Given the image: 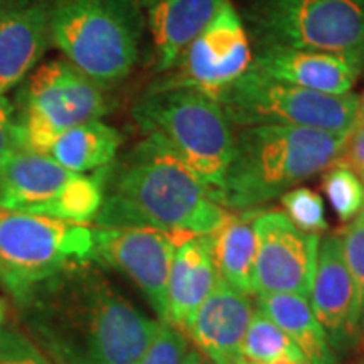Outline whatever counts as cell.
<instances>
[{"mask_svg": "<svg viewBox=\"0 0 364 364\" xmlns=\"http://www.w3.org/2000/svg\"><path fill=\"white\" fill-rule=\"evenodd\" d=\"M322 189L341 221H351L364 208V182L346 166H332L322 179Z\"/></svg>", "mask_w": 364, "mask_h": 364, "instance_id": "cell-24", "label": "cell"}, {"mask_svg": "<svg viewBox=\"0 0 364 364\" xmlns=\"http://www.w3.org/2000/svg\"><path fill=\"white\" fill-rule=\"evenodd\" d=\"M257 211L228 216L213 236V253L220 279L243 295H255V257H257Z\"/></svg>", "mask_w": 364, "mask_h": 364, "instance_id": "cell-21", "label": "cell"}, {"mask_svg": "<svg viewBox=\"0 0 364 364\" xmlns=\"http://www.w3.org/2000/svg\"><path fill=\"white\" fill-rule=\"evenodd\" d=\"M188 351L186 336L174 326L161 322L147 349L134 364H182Z\"/></svg>", "mask_w": 364, "mask_h": 364, "instance_id": "cell-26", "label": "cell"}, {"mask_svg": "<svg viewBox=\"0 0 364 364\" xmlns=\"http://www.w3.org/2000/svg\"><path fill=\"white\" fill-rule=\"evenodd\" d=\"M257 307L292 339L307 364H338V356L309 299L292 294L257 295Z\"/></svg>", "mask_w": 364, "mask_h": 364, "instance_id": "cell-20", "label": "cell"}, {"mask_svg": "<svg viewBox=\"0 0 364 364\" xmlns=\"http://www.w3.org/2000/svg\"><path fill=\"white\" fill-rule=\"evenodd\" d=\"M0 364H53L24 332L0 329Z\"/></svg>", "mask_w": 364, "mask_h": 364, "instance_id": "cell-28", "label": "cell"}, {"mask_svg": "<svg viewBox=\"0 0 364 364\" xmlns=\"http://www.w3.org/2000/svg\"><path fill=\"white\" fill-rule=\"evenodd\" d=\"M359 327H361L363 336H364V307H363V311H361V321H359Z\"/></svg>", "mask_w": 364, "mask_h": 364, "instance_id": "cell-34", "label": "cell"}, {"mask_svg": "<svg viewBox=\"0 0 364 364\" xmlns=\"http://www.w3.org/2000/svg\"><path fill=\"white\" fill-rule=\"evenodd\" d=\"M107 90L66 59L36 66L21 91L17 125L24 149L46 154L63 132L107 115Z\"/></svg>", "mask_w": 364, "mask_h": 364, "instance_id": "cell-10", "label": "cell"}, {"mask_svg": "<svg viewBox=\"0 0 364 364\" xmlns=\"http://www.w3.org/2000/svg\"><path fill=\"white\" fill-rule=\"evenodd\" d=\"M309 299L332 349L348 348L356 341L363 306L358 287L346 265L339 235L326 236L318 243L317 265Z\"/></svg>", "mask_w": 364, "mask_h": 364, "instance_id": "cell-14", "label": "cell"}, {"mask_svg": "<svg viewBox=\"0 0 364 364\" xmlns=\"http://www.w3.org/2000/svg\"><path fill=\"white\" fill-rule=\"evenodd\" d=\"M233 127L285 125L349 135L358 127L359 97L300 88L250 70L216 97Z\"/></svg>", "mask_w": 364, "mask_h": 364, "instance_id": "cell-7", "label": "cell"}, {"mask_svg": "<svg viewBox=\"0 0 364 364\" xmlns=\"http://www.w3.org/2000/svg\"><path fill=\"white\" fill-rule=\"evenodd\" d=\"M93 240V260L129 277L166 322L167 282L176 250L184 241L154 228H97Z\"/></svg>", "mask_w": 364, "mask_h": 364, "instance_id": "cell-13", "label": "cell"}, {"mask_svg": "<svg viewBox=\"0 0 364 364\" xmlns=\"http://www.w3.org/2000/svg\"><path fill=\"white\" fill-rule=\"evenodd\" d=\"M145 136L171 149L218 203L233 156V125L211 95L162 80L134 105Z\"/></svg>", "mask_w": 364, "mask_h": 364, "instance_id": "cell-4", "label": "cell"}, {"mask_svg": "<svg viewBox=\"0 0 364 364\" xmlns=\"http://www.w3.org/2000/svg\"><path fill=\"white\" fill-rule=\"evenodd\" d=\"M253 311L250 297L220 279L194 314L184 336L211 361L240 364L243 361L241 351Z\"/></svg>", "mask_w": 364, "mask_h": 364, "instance_id": "cell-16", "label": "cell"}, {"mask_svg": "<svg viewBox=\"0 0 364 364\" xmlns=\"http://www.w3.org/2000/svg\"><path fill=\"white\" fill-rule=\"evenodd\" d=\"M19 149H24V145L19 125L14 117V108L6 95H0V157Z\"/></svg>", "mask_w": 364, "mask_h": 364, "instance_id": "cell-29", "label": "cell"}, {"mask_svg": "<svg viewBox=\"0 0 364 364\" xmlns=\"http://www.w3.org/2000/svg\"><path fill=\"white\" fill-rule=\"evenodd\" d=\"M252 66L270 78L327 95L351 93L363 66L341 54L258 46Z\"/></svg>", "mask_w": 364, "mask_h": 364, "instance_id": "cell-17", "label": "cell"}, {"mask_svg": "<svg viewBox=\"0 0 364 364\" xmlns=\"http://www.w3.org/2000/svg\"><path fill=\"white\" fill-rule=\"evenodd\" d=\"M122 140L120 132L112 125L91 120L58 135L46 150V156L68 171L86 174L115 161Z\"/></svg>", "mask_w": 364, "mask_h": 364, "instance_id": "cell-22", "label": "cell"}, {"mask_svg": "<svg viewBox=\"0 0 364 364\" xmlns=\"http://www.w3.org/2000/svg\"><path fill=\"white\" fill-rule=\"evenodd\" d=\"M285 215L295 226L307 233H322L327 230L324 203L316 191L295 188L280 196Z\"/></svg>", "mask_w": 364, "mask_h": 364, "instance_id": "cell-25", "label": "cell"}, {"mask_svg": "<svg viewBox=\"0 0 364 364\" xmlns=\"http://www.w3.org/2000/svg\"><path fill=\"white\" fill-rule=\"evenodd\" d=\"M6 312H7V309H6V302H4V299L0 297V329H2L4 321H6Z\"/></svg>", "mask_w": 364, "mask_h": 364, "instance_id": "cell-33", "label": "cell"}, {"mask_svg": "<svg viewBox=\"0 0 364 364\" xmlns=\"http://www.w3.org/2000/svg\"><path fill=\"white\" fill-rule=\"evenodd\" d=\"M103 203L102 177L76 174L46 154L19 149L0 157V209L88 225Z\"/></svg>", "mask_w": 364, "mask_h": 364, "instance_id": "cell-9", "label": "cell"}, {"mask_svg": "<svg viewBox=\"0 0 364 364\" xmlns=\"http://www.w3.org/2000/svg\"><path fill=\"white\" fill-rule=\"evenodd\" d=\"M17 307L26 336L53 364H134L161 326L93 262L46 280Z\"/></svg>", "mask_w": 364, "mask_h": 364, "instance_id": "cell-1", "label": "cell"}, {"mask_svg": "<svg viewBox=\"0 0 364 364\" xmlns=\"http://www.w3.org/2000/svg\"><path fill=\"white\" fill-rule=\"evenodd\" d=\"M336 166H346L364 182V125H358L348 136L343 154Z\"/></svg>", "mask_w": 364, "mask_h": 364, "instance_id": "cell-30", "label": "cell"}, {"mask_svg": "<svg viewBox=\"0 0 364 364\" xmlns=\"http://www.w3.org/2000/svg\"><path fill=\"white\" fill-rule=\"evenodd\" d=\"M252 48L243 17L228 0L203 33L188 46L167 81L218 97L250 70Z\"/></svg>", "mask_w": 364, "mask_h": 364, "instance_id": "cell-12", "label": "cell"}, {"mask_svg": "<svg viewBox=\"0 0 364 364\" xmlns=\"http://www.w3.org/2000/svg\"><path fill=\"white\" fill-rule=\"evenodd\" d=\"M93 228L0 209V285L19 306L46 280L93 260Z\"/></svg>", "mask_w": 364, "mask_h": 364, "instance_id": "cell-6", "label": "cell"}, {"mask_svg": "<svg viewBox=\"0 0 364 364\" xmlns=\"http://www.w3.org/2000/svg\"><path fill=\"white\" fill-rule=\"evenodd\" d=\"M258 46L341 54L364 70V0H250Z\"/></svg>", "mask_w": 364, "mask_h": 364, "instance_id": "cell-8", "label": "cell"}, {"mask_svg": "<svg viewBox=\"0 0 364 364\" xmlns=\"http://www.w3.org/2000/svg\"><path fill=\"white\" fill-rule=\"evenodd\" d=\"M349 135L285 125L241 127L218 204L250 211L336 166Z\"/></svg>", "mask_w": 364, "mask_h": 364, "instance_id": "cell-3", "label": "cell"}, {"mask_svg": "<svg viewBox=\"0 0 364 364\" xmlns=\"http://www.w3.org/2000/svg\"><path fill=\"white\" fill-rule=\"evenodd\" d=\"M358 125H364V95L358 103Z\"/></svg>", "mask_w": 364, "mask_h": 364, "instance_id": "cell-32", "label": "cell"}, {"mask_svg": "<svg viewBox=\"0 0 364 364\" xmlns=\"http://www.w3.org/2000/svg\"><path fill=\"white\" fill-rule=\"evenodd\" d=\"M51 44L48 0H0V95L22 83Z\"/></svg>", "mask_w": 364, "mask_h": 364, "instance_id": "cell-15", "label": "cell"}, {"mask_svg": "<svg viewBox=\"0 0 364 364\" xmlns=\"http://www.w3.org/2000/svg\"><path fill=\"white\" fill-rule=\"evenodd\" d=\"M220 280L213 236H193L177 247L167 282V324L186 334L194 314Z\"/></svg>", "mask_w": 364, "mask_h": 364, "instance_id": "cell-19", "label": "cell"}, {"mask_svg": "<svg viewBox=\"0 0 364 364\" xmlns=\"http://www.w3.org/2000/svg\"><path fill=\"white\" fill-rule=\"evenodd\" d=\"M243 361L255 364H307L292 339L260 309H255L245 336Z\"/></svg>", "mask_w": 364, "mask_h": 364, "instance_id": "cell-23", "label": "cell"}, {"mask_svg": "<svg viewBox=\"0 0 364 364\" xmlns=\"http://www.w3.org/2000/svg\"><path fill=\"white\" fill-rule=\"evenodd\" d=\"M255 295L292 294L309 299L321 236L294 225L279 209L257 211Z\"/></svg>", "mask_w": 364, "mask_h": 364, "instance_id": "cell-11", "label": "cell"}, {"mask_svg": "<svg viewBox=\"0 0 364 364\" xmlns=\"http://www.w3.org/2000/svg\"><path fill=\"white\" fill-rule=\"evenodd\" d=\"M354 364H364V361H359V363H354Z\"/></svg>", "mask_w": 364, "mask_h": 364, "instance_id": "cell-36", "label": "cell"}, {"mask_svg": "<svg viewBox=\"0 0 364 364\" xmlns=\"http://www.w3.org/2000/svg\"><path fill=\"white\" fill-rule=\"evenodd\" d=\"M182 364H218L215 361H211V359H208L206 356H203L201 353L196 349V351H188L184 358V363Z\"/></svg>", "mask_w": 364, "mask_h": 364, "instance_id": "cell-31", "label": "cell"}, {"mask_svg": "<svg viewBox=\"0 0 364 364\" xmlns=\"http://www.w3.org/2000/svg\"><path fill=\"white\" fill-rule=\"evenodd\" d=\"M51 43L105 88L139 61L145 21L140 0H48Z\"/></svg>", "mask_w": 364, "mask_h": 364, "instance_id": "cell-5", "label": "cell"}, {"mask_svg": "<svg viewBox=\"0 0 364 364\" xmlns=\"http://www.w3.org/2000/svg\"><path fill=\"white\" fill-rule=\"evenodd\" d=\"M339 236L346 265L351 272L354 284L358 287L359 300L364 307V208Z\"/></svg>", "mask_w": 364, "mask_h": 364, "instance_id": "cell-27", "label": "cell"}, {"mask_svg": "<svg viewBox=\"0 0 364 364\" xmlns=\"http://www.w3.org/2000/svg\"><path fill=\"white\" fill-rule=\"evenodd\" d=\"M228 0H140L157 73L174 70L188 46Z\"/></svg>", "mask_w": 364, "mask_h": 364, "instance_id": "cell-18", "label": "cell"}, {"mask_svg": "<svg viewBox=\"0 0 364 364\" xmlns=\"http://www.w3.org/2000/svg\"><path fill=\"white\" fill-rule=\"evenodd\" d=\"M240 364H255V363H248V361H241Z\"/></svg>", "mask_w": 364, "mask_h": 364, "instance_id": "cell-35", "label": "cell"}, {"mask_svg": "<svg viewBox=\"0 0 364 364\" xmlns=\"http://www.w3.org/2000/svg\"><path fill=\"white\" fill-rule=\"evenodd\" d=\"M97 228H154L186 241L211 235L228 211L166 145L145 136L103 169Z\"/></svg>", "mask_w": 364, "mask_h": 364, "instance_id": "cell-2", "label": "cell"}]
</instances>
